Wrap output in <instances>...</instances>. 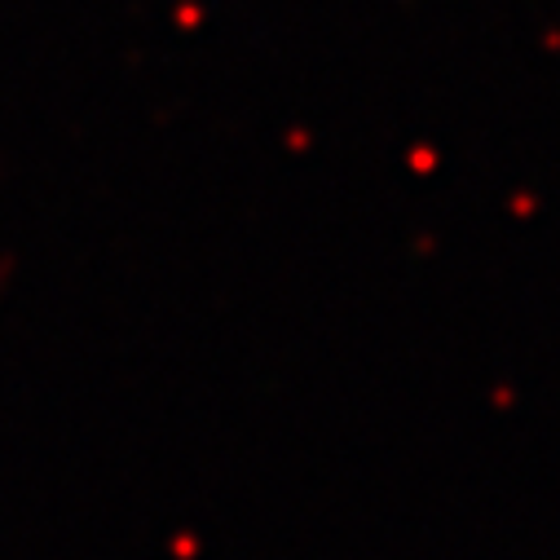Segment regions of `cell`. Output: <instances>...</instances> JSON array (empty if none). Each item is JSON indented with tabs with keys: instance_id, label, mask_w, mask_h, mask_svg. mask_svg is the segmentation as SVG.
I'll return each mask as SVG.
<instances>
[]
</instances>
